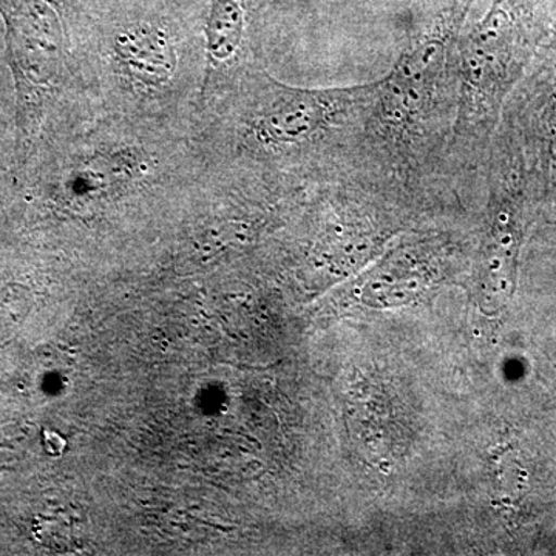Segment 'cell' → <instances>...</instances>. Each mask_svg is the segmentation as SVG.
<instances>
[{"mask_svg":"<svg viewBox=\"0 0 556 556\" xmlns=\"http://www.w3.org/2000/svg\"><path fill=\"white\" fill-rule=\"evenodd\" d=\"M42 442L50 456H61L65 447H67L65 439L54 433V431H43Z\"/></svg>","mask_w":556,"mask_h":556,"instance_id":"3","label":"cell"},{"mask_svg":"<svg viewBox=\"0 0 556 556\" xmlns=\"http://www.w3.org/2000/svg\"><path fill=\"white\" fill-rule=\"evenodd\" d=\"M121 58L142 79L161 83L175 67L174 50L166 36L153 28L126 33L118 40Z\"/></svg>","mask_w":556,"mask_h":556,"instance_id":"1","label":"cell"},{"mask_svg":"<svg viewBox=\"0 0 556 556\" xmlns=\"http://www.w3.org/2000/svg\"><path fill=\"white\" fill-rule=\"evenodd\" d=\"M243 27V0H212L206 27L208 58L229 60L239 49Z\"/></svg>","mask_w":556,"mask_h":556,"instance_id":"2","label":"cell"}]
</instances>
